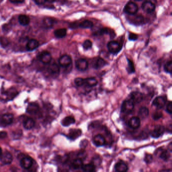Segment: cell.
Wrapping results in <instances>:
<instances>
[{
  "instance_id": "obj_1",
  "label": "cell",
  "mask_w": 172,
  "mask_h": 172,
  "mask_svg": "<svg viewBox=\"0 0 172 172\" xmlns=\"http://www.w3.org/2000/svg\"><path fill=\"white\" fill-rule=\"evenodd\" d=\"M18 93L17 90L15 88H10L2 93L0 99L4 102L10 101L13 100L16 97Z\"/></svg>"
},
{
  "instance_id": "obj_2",
  "label": "cell",
  "mask_w": 172,
  "mask_h": 172,
  "mask_svg": "<svg viewBox=\"0 0 172 172\" xmlns=\"http://www.w3.org/2000/svg\"><path fill=\"white\" fill-rule=\"evenodd\" d=\"M107 47L109 52L111 54H117L122 50V46L118 41L112 40L107 43Z\"/></svg>"
},
{
  "instance_id": "obj_3",
  "label": "cell",
  "mask_w": 172,
  "mask_h": 172,
  "mask_svg": "<svg viewBox=\"0 0 172 172\" xmlns=\"http://www.w3.org/2000/svg\"><path fill=\"white\" fill-rule=\"evenodd\" d=\"M138 10V5L132 1L128 2L124 7L123 10L124 12H125V13L130 15H135Z\"/></svg>"
},
{
  "instance_id": "obj_4",
  "label": "cell",
  "mask_w": 172,
  "mask_h": 172,
  "mask_svg": "<svg viewBox=\"0 0 172 172\" xmlns=\"http://www.w3.org/2000/svg\"><path fill=\"white\" fill-rule=\"evenodd\" d=\"M134 104L131 100H127L123 102L121 106V112L123 113L129 114L134 110Z\"/></svg>"
},
{
  "instance_id": "obj_5",
  "label": "cell",
  "mask_w": 172,
  "mask_h": 172,
  "mask_svg": "<svg viewBox=\"0 0 172 172\" xmlns=\"http://www.w3.org/2000/svg\"><path fill=\"white\" fill-rule=\"evenodd\" d=\"M13 116L11 114H5L0 118V126L6 127L10 125L13 121Z\"/></svg>"
},
{
  "instance_id": "obj_6",
  "label": "cell",
  "mask_w": 172,
  "mask_h": 172,
  "mask_svg": "<svg viewBox=\"0 0 172 172\" xmlns=\"http://www.w3.org/2000/svg\"><path fill=\"white\" fill-rule=\"evenodd\" d=\"M72 59L68 54H64L59 59V65L64 68H67L72 64Z\"/></svg>"
},
{
  "instance_id": "obj_7",
  "label": "cell",
  "mask_w": 172,
  "mask_h": 172,
  "mask_svg": "<svg viewBox=\"0 0 172 172\" xmlns=\"http://www.w3.org/2000/svg\"><path fill=\"white\" fill-rule=\"evenodd\" d=\"M39 60L44 64L50 63L52 60V55L49 52L44 51L40 53L38 56Z\"/></svg>"
},
{
  "instance_id": "obj_8",
  "label": "cell",
  "mask_w": 172,
  "mask_h": 172,
  "mask_svg": "<svg viewBox=\"0 0 172 172\" xmlns=\"http://www.w3.org/2000/svg\"><path fill=\"white\" fill-rule=\"evenodd\" d=\"M166 97L163 96H159L156 97L153 100V106H154L157 109H160L163 108L166 103Z\"/></svg>"
},
{
  "instance_id": "obj_9",
  "label": "cell",
  "mask_w": 172,
  "mask_h": 172,
  "mask_svg": "<svg viewBox=\"0 0 172 172\" xmlns=\"http://www.w3.org/2000/svg\"><path fill=\"white\" fill-rule=\"evenodd\" d=\"M130 100L134 104H138L142 101L143 95L139 91H133L130 94Z\"/></svg>"
},
{
  "instance_id": "obj_10",
  "label": "cell",
  "mask_w": 172,
  "mask_h": 172,
  "mask_svg": "<svg viewBox=\"0 0 172 172\" xmlns=\"http://www.w3.org/2000/svg\"><path fill=\"white\" fill-rule=\"evenodd\" d=\"M95 35H103L107 34L110 35L111 38H113L115 37L116 33L113 30L109 28H102L97 30L94 33Z\"/></svg>"
},
{
  "instance_id": "obj_11",
  "label": "cell",
  "mask_w": 172,
  "mask_h": 172,
  "mask_svg": "<svg viewBox=\"0 0 172 172\" xmlns=\"http://www.w3.org/2000/svg\"><path fill=\"white\" fill-rule=\"evenodd\" d=\"M75 67L78 70L84 71L88 68V62L86 59H79L75 62Z\"/></svg>"
},
{
  "instance_id": "obj_12",
  "label": "cell",
  "mask_w": 172,
  "mask_h": 172,
  "mask_svg": "<svg viewBox=\"0 0 172 172\" xmlns=\"http://www.w3.org/2000/svg\"><path fill=\"white\" fill-rule=\"evenodd\" d=\"M141 8L143 10L144 12L147 13H151L155 10L156 9V6L152 2L150 1H144L142 4Z\"/></svg>"
},
{
  "instance_id": "obj_13",
  "label": "cell",
  "mask_w": 172,
  "mask_h": 172,
  "mask_svg": "<svg viewBox=\"0 0 172 172\" xmlns=\"http://www.w3.org/2000/svg\"><path fill=\"white\" fill-rule=\"evenodd\" d=\"M165 132V128L162 125H157L152 131V136L153 138H157L160 137Z\"/></svg>"
},
{
  "instance_id": "obj_14",
  "label": "cell",
  "mask_w": 172,
  "mask_h": 172,
  "mask_svg": "<svg viewBox=\"0 0 172 172\" xmlns=\"http://www.w3.org/2000/svg\"><path fill=\"white\" fill-rule=\"evenodd\" d=\"M0 160L4 164L8 165L12 163L13 161V157L10 153L5 152L2 153L0 156Z\"/></svg>"
},
{
  "instance_id": "obj_15",
  "label": "cell",
  "mask_w": 172,
  "mask_h": 172,
  "mask_svg": "<svg viewBox=\"0 0 172 172\" xmlns=\"http://www.w3.org/2000/svg\"><path fill=\"white\" fill-rule=\"evenodd\" d=\"M39 46L38 40L35 39H31L29 40L26 45V49L28 51H33L37 49Z\"/></svg>"
},
{
  "instance_id": "obj_16",
  "label": "cell",
  "mask_w": 172,
  "mask_h": 172,
  "mask_svg": "<svg viewBox=\"0 0 172 172\" xmlns=\"http://www.w3.org/2000/svg\"><path fill=\"white\" fill-rule=\"evenodd\" d=\"M33 164V160L30 157H24L21 159L20 161L21 166L24 169H26L31 168Z\"/></svg>"
},
{
  "instance_id": "obj_17",
  "label": "cell",
  "mask_w": 172,
  "mask_h": 172,
  "mask_svg": "<svg viewBox=\"0 0 172 172\" xmlns=\"http://www.w3.org/2000/svg\"><path fill=\"white\" fill-rule=\"evenodd\" d=\"M40 110V107L36 103H30L27 107V112L30 114H36Z\"/></svg>"
},
{
  "instance_id": "obj_18",
  "label": "cell",
  "mask_w": 172,
  "mask_h": 172,
  "mask_svg": "<svg viewBox=\"0 0 172 172\" xmlns=\"http://www.w3.org/2000/svg\"><path fill=\"white\" fill-rule=\"evenodd\" d=\"M128 125L132 129H137L140 126V120L137 117H133L129 121Z\"/></svg>"
},
{
  "instance_id": "obj_19",
  "label": "cell",
  "mask_w": 172,
  "mask_h": 172,
  "mask_svg": "<svg viewBox=\"0 0 172 172\" xmlns=\"http://www.w3.org/2000/svg\"><path fill=\"white\" fill-rule=\"evenodd\" d=\"M94 144L97 146H102L106 143V139L101 134H97L93 139Z\"/></svg>"
},
{
  "instance_id": "obj_20",
  "label": "cell",
  "mask_w": 172,
  "mask_h": 172,
  "mask_svg": "<svg viewBox=\"0 0 172 172\" xmlns=\"http://www.w3.org/2000/svg\"><path fill=\"white\" fill-rule=\"evenodd\" d=\"M145 21H146L145 18L141 14H139L136 15V16L134 17L131 20L130 23L134 25H140L145 23Z\"/></svg>"
},
{
  "instance_id": "obj_21",
  "label": "cell",
  "mask_w": 172,
  "mask_h": 172,
  "mask_svg": "<svg viewBox=\"0 0 172 172\" xmlns=\"http://www.w3.org/2000/svg\"><path fill=\"white\" fill-rule=\"evenodd\" d=\"M81 130L79 129H72L70 130L68 137L72 140L76 139L77 138L81 136Z\"/></svg>"
},
{
  "instance_id": "obj_22",
  "label": "cell",
  "mask_w": 172,
  "mask_h": 172,
  "mask_svg": "<svg viewBox=\"0 0 172 172\" xmlns=\"http://www.w3.org/2000/svg\"><path fill=\"white\" fill-rule=\"evenodd\" d=\"M115 168L117 172H126L128 169L126 164L122 161L118 162L115 165Z\"/></svg>"
},
{
  "instance_id": "obj_23",
  "label": "cell",
  "mask_w": 172,
  "mask_h": 172,
  "mask_svg": "<svg viewBox=\"0 0 172 172\" xmlns=\"http://www.w3.org/2000/svg\"><path fill=\"white\" fill-rule=\"evenodd\" d=\"M107 64V62L102 58H99L96 60L93 66V67L96 69H100L105 66Z\"/></svg>"
},
{
  "instance_id": "obj_24",
  "label": "cell",
  "mask_w": 172,
  "mask_h": 172,
  "mask_svg": "<svg viewBox=\"0 0 172 172\" xmlns=\"http://www.w3.org/2000/svg\"><path fill=\"white\" fill-rule=\"evenodd\" d=\"M49 71L50 73L53 75L58 74L60 72V67L57 64L54 62L51 64L49 66Z\"/></svg>"
},
{
  "instance_id": "obj_25",
  "label": "cell",
  "mask_w": 172,
  "mask_h": 172,
  "mask_svg": "<svg viewBox=\"0 0 172 172\" xmlns=\"http://www.w3.org/2000/svg\"><path fill=\"white\" fill-rule=\"evenodd\" d=\"M55 20L50 17H46L43 20V25L45 28H50L53 26Z\"/></svg>"
},
{
  "instance_id": "obj_26",
  "label": "cell",
  "mask_w": 172,
  "mask_h": 172,
  "mask_svg": "<svg viewBox=\"0 0 172 172\" xmlns=\"http://www.w3.org/2000/svg\"><path fill=\"white\" fill-rule=\"evenodd\" d=\"M35 125V122L32 118H28L24 121L23 126L27 130L31 129Z\"/></svg>"
},
{
  "instance_id": "obj_27",
  "label": "cell",
  "mask_w": 172,
  "mask_h": 172,
  "mask_svg": "<svg viewBox=\"0 0 172 172\" xmlns=\"http://www.w3.org/2000/svg\"><path fill=\"white\" fill-rule=\"evenodd\" d=\"M18 21L21 25H23V26H26L30 24V18L27 15L22 14V15H19L18 17Z\"/></svg>"
},
{
  "instance_id": "obj_28",
  "label": "cell",
  "mask_w": 172,
  "mask_h": 172,
  "mask_svg": "<svg viewBox=\"0 0 172 172\" xmlns=\"http://www.w3.org/2000/svg\"><path fill=\"white\" fill-rule=\"evenodd\" d=\"M75 120L74 117L72 116H67L64 118L61 121V124L64 126H69L70 125L74 123Z\"/></svg>"
},
{
  "instance_id": "obj_29",
  "label": "cell",
  "mask_w": 172,
  "mask_h": 172,
  "mask_svg": "<svg viewBox=\"0 0 172 172\" xmlns=\"http://www.w3.org/2000/svg\"><path fill=\"white\" fill-rule=\"evenodd\" d=\"M84 84H86L87 86L88 87L96 86L98 83L97 80L94 77H89V78H86L84 79Z\"/></svg>"
},
{
  "instance_id": "obj_30",
  "label": "cell",
  "mask_w": 172,
  "mask_h": 172,
  "mask_svg": "<svg viewBox=\"0 0 172 172\" xmlns=\"http://www.w3.org/2000/svg\"><path fill=\"white\" fill-rule=\"evenodd\" d=\"M93 26V23L91 21L88 20H85L82 21V22L79 23L78 27L80 28H91Z\"/></svg>"
},
{
  "instance_id": "obj_31",
  "label": "cell",
  "mask_w": 172,
  "mask_h": 172,
  "mask_svg": "<svg viewBox=\"0 0 172 172\" xmlns=\"http://www.w3.org/2000/svg\"><path fill=\"white\" fill-rule=\"evenodd\" d=\"M67 30L66 28H60L54 31V35L57 38H61L66 35Z\"/></svg>"
},
{
  "instance_id": "obj_32",
  "label": "cell",
  "mask_w": 172,
  "mask_h": 172,
  "mask_svg": "<svg viewBox=\"0 0 172 172\" xmlns=\"http://www.w3.org/2000/svg\"><path fill=\"white\" fill-rule=\"evenodd\" d=\"M149 115V110L148 108L145 107H140L138 112V115L142 119L147 118Z\"/></svg>"
},
{
  "instance_id": "obj_33",
  "label": "cell",
  "mask_w": 172,
  "mask_h": 172,
  "mask_svg": "<svg viewBox=\"0 0 172 172\" xmlns=\"http://www.w3.org/2000/svg\"><path fill=\"white\" fill-rule=\"evenodd\" d=\"M157 153H159V157H160V159H163V160H165V161L168 160L170 157V155L169 153L168 150L160 149L159 152H157Z\"/></svg>"
},
{
  "instance_id": "obj_34",
  "label": "cell",
  "mask_w": 172,
  "mask_h": 172,
  "mask_svg": "<svg viewBox=\"0 0 172 172\" xmlns=\"http://www.w3.org/2000/svg\"><path fill=\"white\" fill-rule=\"evenodd\" d=\"M83 165V160L78 158L74 160L72 163V168L75 170L79 169L80 168H82Z\"/></svg>"
},
{
  "instance_id": "obj_35",
  "label": "cell",
  "mask_w": 172,
  "mask_h": 172,
  "mask_svg": "<svg viewBox=\"0 0 172 172\" xmlns=\"http://www.w3.org/2000/svg\"><path fill=\"white\" fill-rule=\"evenodd\" d=\"M128 65L127 67V70L129 74L134 73L135 72V69L134 67V63L132 61L129 59H127Z\"/></svg>"
},
{
  "instance_id": "obj_36",
  "label": "cell",
  "mask_w": 172,
  "mask_h": 172,
  "mask_svg": "<svg viewBox=\"0 0 172 172\" xmlns=\"http://www.w3.org/2000/svg\"><path fill=\"white\" fill-rule=\"evenodd\" d=\"M82 169L83 172H94L95 166L92 163H88L86 165H83Z\"/></svg>"
},
{
  "instance_id": "obj_37",
  "label": "cell",
  "mask_w": 172,
  "mask_h": 172,
  "mask_svg": "<svg viewBox=\"0 0 172 172\" xmlns=\"http://www.w3.org/2000/svg\"><path fill=\"white\" fill-rule=\"evenodd\" d=\"M164 70L165 72L168 73H172V61H169L168 62H167L164 65Z\"/></svg>"
},
{
  "instance_id": "obj_38",
  "label": "cell",
  "mask_w": 172,
  "mask_h": 172,
  "mask_svg": "<svg viewBox=\"0 0 172 172\" xmlns=\"http://www.w3.org/2000/svg\"><path fill=\"white\" fill-rule=\"evenodd\" d=\"M82 46L85 50H88L91 49L93 47V43L90 40H86L84 43H83Z\"/></svg>"
},
{
  "instance_id": "obj_39",
  "label": "cell",
  "mask_w": 172,
  "mask_h": 172,
  "mask_svg": "<svg viewBox=\"0 0 172 172\" xmlns=\"http://www.w3.org/2000/svg\"><path fill=\"white\" fill-rule=\"evenodd\" d=\"M74 83L77 86H82L84 84V78H80V77L76 78L74 79Z\"/></svg>"
},
{
  "instance_id": "obj_40",
  "label": "cell",
  "mask_w": 172,
  "mask_h": 172,
  "mask_svg": "<svg viewBox=\"0 0 172 172\" xmlns=\"http://www.w3.org/2000/svg\"><path fill=\"white\" fill-rule=\"evenodd\" d=\"M9 44V40H8V38L4 37H0V44H1L2 47H6L7 46H8Z\"/></svg>"
},
{
  "instance_id": "obj_41",
  "label": "cell",
  "mask_w": 172,
  "mask_h": 172,
  "mask_svg": "<svg viewBox=\"0 0 172 172\" xmlns=\"http://www.w3.org/2000/svg\"><path fill=\"white\" fill-rule=\"evenodd\" d=\"M162 116H163V114L162 112H159V111L155 112L152 116L154 120H159V119L162 118Z\"/></svg>"
},
{
  "instance_id": "obj_42",
  "label": "cell",
  "mask_w": 172,
  "mask_h": 172,
  "mask_svg": "<svg viewBox=\"0 0 172 172\" xmlns=\"http://www.w3.org/2000/svg\"><path fill=\"white\" fill-rule=\"evenodd\" d=\"M87 157L86 153L84 150L82 151H80L79 152L78 154V159H80L81 160H84Z\"/></svg>"
},
{
  "instance_id": "obj_43",
  "label": "cell",
  "mask_w": 172,
  "mask_h": 172,
  "mask_svg": "<svg viewBox=\"0 0 172 172\" xmlns=\"http://www.w3.org/2000/svg\"><path fill=\"white\" fill-rule=\"evenodd\" d=\"M153 160V157L152 155L150 154H146L144 157V161L147 163H152Z\"/></svg>"
},
{
  "instance_id": "obj_44",
  "label": "cell",
  "mask_w": 172,
  "mask_h": 172,
  "mask_svg": "<svg viewBox=\"0 0 172 172\" xmlns=\"http://www.w3.org/2000/svg\"><path fill=\"white\" fill-rule=\"evenodd\" d=\"M128 38H129V40H130L135 41L138 39V35L135 33H129Z\"/></svg>"
},
{
  "instance_id": "obj_45",
  "label": "cell",
  "mask_w": 172,
  "mask_h": 172,
  "mask_svg": "<svg viewBox=\"0 0 172 172\" xmlns=\"http://www.w3.org/2000/svg\"><path fill=\"white\" fill-rule=\"evenodd\" d=\"M166 111L168 113L170 114L172 113V103L171 101L169 102L167 106Z\"/></svg>"
},
{
  "instance_id": "obj_46",
  "label": "cell",
  "mask_w": 172,
  "mask_h": 172,
  "mask_svg": "<svg viewBox=\"0 0 172 172\" xmlns=\"http://www.w3.org/2000/svg\"><path fill=\"white\" fill-rule=\"evenodd\" d=\"M79 23H77V22H73L70 24V27L72 29H75L78 27Z\"/></svg>"
},
{
  "instance_id": "obj_47",
  "label": "cell",
  "mask_w": 172,
  "mask_h": 172,
  "mask_svg": "<svg viewBox=\"0 0 172 172\" xmlns=\"http://www.w3.org/2000/svg\"><path fill=\"white\" fill-rule=\"evenodd\" d=\"M7 136V133L5 131L0 132V139H4Z\"/></svg>"
},
{
  "instance_id": "obj_48",
  "label": "cell",
  "mask_w": 172,
  "mask_h": 172,
  "mask_svg": "<svg viewBox=\"0 0 172 172\" xmlns=\"http://www.w3.org/2000/svg\"><path fill=\"white\" fill-rule=\"evenodd\" d=\"M23 172H36V170L34 169L33 168H28L26 169H24L23 171Z\"/></svg>"
},
{
  "instance_id": "obj_49",
  "label": "cell",
  "mask_w": 172,
  "mask_h": 172,
  "mask_svg": "<svg viewBox=\"0 0 172 172\" xmlns=\"http://www.w3.org/2000/svg\"><path fill=\"white\" fill-rule=\"evenodd\" d=\"M11 3H14V4H18V3H23L24 1H10Z\"/></svg>"
},
{
  "instance_id": "obj_50",
  "label": "cell",
  "mask_w": 172,
  "mask_h": 172,
  "mask_svg": "<svg viewBox=\"0 0 172 172\" xmlns=\"http://www.w3.org/2000/svg\"><path fill=\"white\" fill-rule=\"evenodd\" d=\"M168 147H169V149L170 151L171 152V151H172V143H171L169 144V146Z\"/></svg>"
},
{
  "instance_id": "obj_51",
  "label": "cell",
  "mask_w": 172,
  "mask_h": 172,
  "mask_svg": "<svg viewBox=\"0 0 172 172\" xmlns=\"http://www.w3.org/2000/svg\"><path fill=\"white\" fill-rule=\"evenodd\" d=\"M160 172H169V170H163V171H160Z\"/></svg>"
},
{
  "instance_id": "obj_52",
  "label": "cell",
  "mask_w": 172,
  "mask_h": 172,
  "mask_svg": "<svg viewBox=\"0 0 172 172\" xmlns=\"http://www.w3.org/2000/svg\"><path fill=\"white\" fill-rule=\"evenodd\" d=\"M1 154H2V149H1L0 148V156H1Z\"/></svg>"
},
{
  "instance_id": "obj_53",
  "label": "cell",
  "mask_w": 172,
  "mask_h": 172,
  "mask_svg": "<svg viewBox=\"0 0 172 172\" xmlns=\"http://www.w3.org/2000/svg\"></svg>"
}]
</instances>
